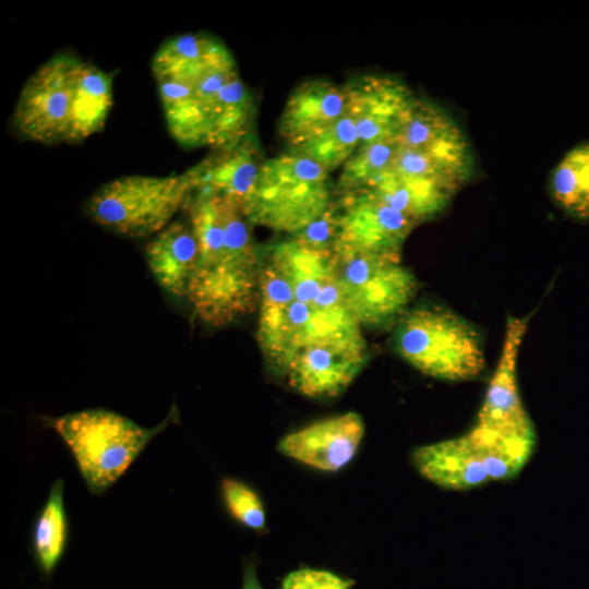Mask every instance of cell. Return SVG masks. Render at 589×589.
Wrapping results in <instances>:
<instances>
[{"label": "cell", "mask_w": 589, "mask_h": 589, "mask_svg": "<svg viewBox=\"0 0 589 589\" xmlns=\"http://www.w3.org/2000/svg\"><path fill=\"white\" fill-rule=\"evenodd\" d=\"M257 306L259 346L277 374L303 346L363 336L344 299L335 253L294 237L261 260Z\"/></svg>", "instance_id": "1"}, {"label": "cell", "mask_w": 589, "mask_h": 589, "mask_svg": "<svg viewBox=\"0 0 589 589\" xmlns=\"http://www.w3.org/2000/svg\"><path fill=\"white\" fill-rule=\"evenodd\" d=\"M152 72L179 144L218 149L250 133L253 99L220 40L204 34L168 39L154 55Z\"/></svg>", "instance_id": "2"}, {"label": "cell", "mask_w": 589, "mask_h": 589, "mask_svg": "<svg viewBox=\"0 0 589 589\" xmlns=\"http://www.w3.org/2000/svg\"><path fill=\"white\" fill-rule=\"evenodd\" d=\"M184 211L200 248L187 298L199 318L226 326L259 304L261 260L250 223L236 202L192 193Z\"/></svg>", "instance_id": "3"}, {"label": "cell", "mask_w": 589, "mask_h": 589, "mask_svg": "<svg viewBox=\"0 0 589 589\" xmlns=\"http://www.w3.org/2000/svg\"><path fill=\"white\" fill-rule=\"evenodd\" d=\"M395 328L397 353L426 376L466 382L484 371V347L478 329L445 306L428 304L410 309Z\"/></svg>", "instance_id": "4"}, {"label": "cell", "mask_w": 589, "mask_h": 589, "mask_svg": "<svg viewBox=\"0 0 589 589\" xmlns=\"http://www.w3.org/2000/svg\"><path fill=\"white\" fill-rule=\"evenodd\" d=\"M333 193L326 169L289 151L264 160L242 211L251 225L294 235L328 208Z\"/></svg>", "instance_id": "5"}, {"label": "cell", "mask_w": 589, "mask_h": 589, "mask_svg": "<svg viewBox=\"0 0 589 589\" xmlns=\"http://www.w3.org/2000/svg\"><path fill=\"white\" fill-rule=\"evenodd\" d=\"M172 420L170 412L157 426L145 429L113 411L88 409L46 418V423L65 442L88 490L98 495L125 472L147 443Z\"/></svg>", "instance_id": "6"}, {"label": "cell", "mask_w": 589, "mask_h": 589, "mask_svg": "<svg viewBox=\"0 0 589 589\" xmlns=\"http://www.w3.org/2000/svg\"><path fill=\"white\" fill-rule=\"evenodd\" d=\"M193 182L188 170L172 176L131 175L98 188L86 203L99 226L124 237L155 236L184 209Z\"/></svg>", "instance_id": "7"}, {"label": "cell", "mask_w": 589, "mask_h": 589, "mask_svg": "<svg viewBox=\"0 0 589 589\" xmlns=\"http://www.w3.org/2000/svg\"><path fill=\"white\" fill-rule=\"evenodd\" d=\"M344 299L360 326H396L418 291L416 276L400 257L334 252Z\"/></svg>", "instance_id": "8"}, {"label": "cell", "mask_w": 589, "mask_h": 589, "mask_svg": "<svg viewBox=\"0 0 589 589\" xmlns=\"http://www.w3.org/2000/svg\"><path fill=\"white\" fill-rule=\"evenodd\" d=\"M527 326V317H508L496 369L469 432L500 447L533 454L536 429L524 407L517 380L518 354Z\"/></svg>", "instance_id": "9"}, {"label": "cell", "mask_w": 589, "mask_h": 589, "mask_svg": "<svg viewBox=\"0 0 589 589\" xmlns=\"http://www.w3.org/2000/svg\"><path fill=\"white\" fill-rule=\"evenodd\" d=\"M79 62L80 59L72 56H56L29 76L13 116L21 134L43 144L68 142Z\"/></svg>", "instance_id": "10"}, {"label": "cell", "mask_w": 589, "mask_h": 589, "mask_svg": "<svg viewBox=\"0 0 589 589\" xmlns=\"http://www.w3.org/2000/svg\"><path fill=\"white\" fill-rule=\"evenodd\" d=\"M412 464L434 485L459 492L514 479L522 470L467 434L416 448Z\"/></svg>", "instance_id": "11"}, {"label": "cell", "mask_w": 589, "mask_h": 589, "mask_svg": "<svg viewBox=\"0 0 589 589\" xmlns=\"http://www.w3.org/2000/svg\"><path fill=\"white\" fill-rule=\"evenodd\" d=\"M338 237L334 252L400 257L406 238L417 226L411 219L362 189L338 195Z\"/></svg>", "instance_id": "12"}, {"label": "cell", "mask_w": 589, "mask_h": 589, "mask_svg": "<svg viewBox=\"0 0 589 589\" xmlns=\"http://www.w3.org/2000/svg\"><path fill=\"white\" fill-rule=\"evenodd\" d=\"M366 344L362 337L335 338L299 348L279 375L302 396L332 399L342 394L363 368Z\"/></svg>", "instance_id": "13"}, {"label": "cell", "mask_w": 589, "mask_h": 589, "mask_svg": "<svg viewBox=\"0 0 589 589\" xmlns=\"http://www.w3.org/2000/svg\"><path fill=\"white\" fill-rule=\"evenodd\" d=\"M344 88L347 110L357 125L359 146L395 139L416 99L405 83L387 75H362Z\"/></svg>", "instance_id": "14"}, {"label": "cell", "mask_w": 589, "mask_h": 589, "mask_svg": "<svg viewBox=\"0 0 589 589\" xmlns=\"http://www.w3.org/2000/svg\"><path fill=\"white\" fill-rule=\"evenodd\" d=\"M364 435L360 414L350 411L313 422L285 435L279 453L321 471L334 472L356 456Z\"/></svg>", "instance_id": "15"}, {"label": "cell", "mask_w": 589, "mask_h": 589, "mask_svg": "<svg viewBox=\"0 0 589 589\" xmlns=\"http://www.w3.org/2000/svg\"><path fill=\"white\" fill-rule=\"evenodd\" d=\"M264 160L249 133L226 147L214 149L188 169L193 193L227 197L242 207L256 183Z\"/></svg>", "instance_id": "16"}, {"label": "cell", "mask_w": 589, "mask_h": 589, "mask_svg": "<svg viewBox=\"0 0 589 589\" xmlns=\"http://www.w3.org/2000/svg\"><path fill=\"white\" fill-rule=\"evenodd\" d=\"M347 111L344 86L312 80L297 86L278 120V134L289 148L321 132Z\"/></svg>", "instance_id": "17"}, {"label": "cell", "mask_w": 589, "mask_h": 589, "mask_svg": "<svg viewBox=\"0 0 589 589\" xmlns=\"http://www.w3.org/2000/svg\"><path fill=\"white\" fill-rule=\"evenodd\" d=\"M199 255V241L189 220H172L145 247V260L155 280L178 298L187 297Z\"/></svg>", "instance_id": "18"}, {"label": "cell", "mask_w": 589, "mask_h": 589, "mask_svg": "<svg viewBox=\"0 0 589 589\" xmlns=\"http://www.w3.org/2000/svg\"><path fill=\"white\" fill-rule=\"evenodd\" d=\"M111 76L97 67L79 62L71 103L68 142H80L99 132L112 106Z\"/></svg>", "instance_id": "19"}, {"label": "cell", "mask_w": 589, "mask_h": 589, "mask_svg": "<svg viewBox=\"0 0 589 589\" xmlns=\"http://www.w3.org/2000/svg\"><path fill=\"white\" fill-rule=\"evenodd\" d=\"M416 225L438 214L455 194L431 181L388 171L365 188Z\"/></svg>", "instance_id": "20"}, {"label": "cell", "mask_w": 589, "mask_h": 589, "mask_svg": "<svg viewBox=\"0 0 589 589\" xmlns=\"http://www.w3.org/2000/svg\"><path fill=\"white\" fill-rule=\"evenodd\" d=\"M393 171L434 182L455 193L468 179L471 154L468 148L399 147Z\"/></svg>", "instance_id": "21"}, {"label": "cell", "mask_w": 589, "mask_h": 589, "mask_svg": "<svg viewBox=\"0 0 589 589\" xmlns=\"http://www.w3.org/2000/svg\"><path fill=\"white\" fill-rule=\"evenodd\" d=\"M395 140L404 148H467L455 121L440 107L416 98L398 128Z\"/></svg>", "instance_id": "22"}, {"label": "cell", "mask_w": 589, "mask_h": 589, "mask_svg": "<svg viewBox=\"0 0 589 589\" xmlns=\"http://www.w3.org/2000/svg\"><path fill=\"white\" fill-rule=\"evenodd\" d=\"M550 190L556 205L578 220H589V141L572 147L555 166Z\"/></svg>", "instance_id": "23"}, {"label": "cell", "mask_w": 589, "mask_h": 589, "mask_svg": "<svg viewBox=\"0 0 589 589\" xmlns=\"http://www.w3.org/2000/svg\"><path fill=\"white\" fill-rule=\"evenodd\" d=\"M63 486L62 480L55 481L34 527V552L46 574L53 570L67 545L68 520L63 504Z\"/></svg>", "instance_id": "24"}, {"label": "cell", "mask_w": 589, "mask_h": 589, "mask_svg": "<svg viewBox=\"0 0 589 589\" xmlns=\"http://www.w3.org/2000/svg\"><path fill=\"white\" fill-rule=\"evenodd\" d=\"M398 149L395 139L358 146L340 168L335 196L365 189L390 171Z\"/></svg>", "instance_id": "25"}, {"label": "cell", "mask_w": 589, "mask_h": 589, "mask_svg": "<svg viewBox=\"0 0 589 589\" xmlns=\"http://www.w3.org/2000/svg\"><path fill=\"white\" fill-rule=\"evenodd\" d=\"M358 146L357 125L347 110L327 128L289 151L305 155L330 172L341 168Z\"/></svg>", "instance_id": "26"}, {"label": "cell", "mask_w": 589, "mask_h": 589, "mask_svg": "<svg viewBox=\"0 0 589 589\" xmlns=\"http://www.w3.org/2000/svg\"><path fill=\"white\" fill-rule=\"evenodd\" d=\"M221 493L231 516L243 526L261 532L265 530V510L259 495L241 481L225 478Z\"/></svg>", "instance_id": "27"}, {"label": "cell", "mask_w": 589, "mask_h": 589, "mask_svg": "<svg viewBox=\"0 0 589 589\" xmlns=\"http://www.w3.org/2000/svg\"><path fill=\"white\" fill-rule=\"evenodd\" d=\"M353 581L322 569L301 568L289 573L280 589H350Z\"/></svg>", "instance_id": "28"}, {"label": "cell", "mask_w": 589, "mask_h": 589, "mask_svg": "<svg viewBox=\"0 0 589 589\" xmlns=\"http://www.w3.org/2000/svg\"><path fill=\"white\" fill-rule=\"evenodd\" d=\"M242 589H263L254 566L249 563L244 567Z\"/></svg>", "instance_id": "29"}]
</instances>
